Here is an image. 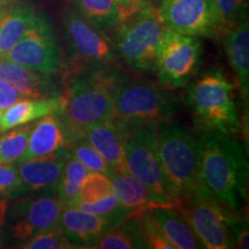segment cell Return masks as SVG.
Instances as JSON below:
<instances>
[{"label":"cell","mask_w":249,"mask_h":249,"mask_svg":"<svg viewBox=\"0 0 249 249\" xmlns=\"http://www.w3.org/2000/svg\"><path fill=\"white\" fill-rule=\"evenodd\" d=\"M4 57L48 75H57L66 66L51 23L43 14Z\"/></svg>","instance_id":"cell-11"},{"label":"cell","mask_w":249,"mask_h":249,"mask_svg":"<svg viewBox=\"0 0 249 249\" xmlns=\"http://www.w3.org/2000/svg\"><path fill=\"white\" fill-rule=\"evenodd\" d=\"M91 248L98 249H147L139 229L138 217L130 216L108 229Z\"/></svg>","instance_id":"cell-24"},{"label":"cell","mask_w":249,"mask_h":249,"mask_svg":"<svg viewBox=\"0 0 249 249\" xmlns=\"http://www.w3.org/2000/svg\"><path fill=\"white\" fill-rule=\"evenodd\" d=\"M8 207V198L5 196L0 195V227H4L5 225V216L6 211H7Z\"/></svg>","instance_id":"cell-35"},{"label":"cell","mask_w":249,"mask_h":249,"mask_svg":"<svg viewBox=\"0 0 249 249\" xmlns=\"http://www.w3.org/2000/svg\"><path fill=\"white\" fill-rule=\"evenodd\" d=\"M77 12L88 22L103 31L118 29L121 23L116 0H75Z\"/></svg>","instance_id":"cell-25"},{"label":"cell","mask_w":249,"mask_h":249,"mask_svg":"<svg viewBox=\"0 0 249 249\" xmlns=\"http://www.w3.org/2000/svg\"><path fill=\"white\" fill-rule=\"evenodd\" d=\"M40 15L28 5L13 4L0 8V57L35 26Z\"/></svg>","instance_id":"cell-19"},{"label":"cell","mask_w":249,"mask_h":249,"mask_svg":"<svg viewBox=\"0 0 249 249\" xmlns=\"http://www.w3.org/2000/svg\"><path fill=\"white\" fill-rule=\"evenodd\" d=\"M155 134L161 166L179 197L201 188L200 134L174 119L156 124Z\"/></svg>","instance_id":"cell-4"},{"label":"cell","mask_w":249,"mask_h":249,"mask_svg":"<svg viewBox=\"0 0 249 249\" xmlns=\"http://www.w3.org/2000/svg\"><path fill=\"white\" fill-rule=\"evenodd\" d=\"M65 36L74 62L113 65L117 60L116 46L105 33L95 27L77 11L68 9L64 18Z\"/></svg>","instance_id":"cell-12"},{"label":"cell","mask_w":249,"mask_h":249,"mask_svg":"<svg viewBox=\"0 0 249 249\" xmlns=\"http://www.w3.org/2000/svg\"><path fill=\"white\" fill-rule=\"evenodd\" d=\"M33 124H22L4 130L0 135V163L18 164L28 147Z\"/></svg>","instance_id":"cell-26"},{"label":"cell","mask_w":249,"mask_h":249,"mask_svg":"<svg viewBox=\"0 0 249 249\" xmlns=\"http://www.w3.org/2000/svg\"><path fill=\"white\" fill-rule=\"evenodd\" d=\"M186 104L193 112L196 132L234 136L240 130L235 87L219 70H211L188 86Z\"/></svg>","instance_id":"cell-3"},{"label":"cell","mask_w":249,"mask_h":249,"mask_svg":"<svg viewBox=\"0 0 249 249\" xmlns=\"http://www.w3.org/2000/svg\"><path fill=\"white\" fill-rule=\"evenodd\" d=\"M0 77L7 81L23 98L44 99L62 95L53 75L42 74L5 57H0Z\"/></svg>","instance_id":"cell-15"},{"label":"cell","mask_w":249,"mask_h":249,"mask_svg":"<svg viewBox=\"0 0 249 249\" xmlns=\"http://www.w3.org/2000/svg\"><path fill=\"white\" fill-rule=\"evenodd\" d=\"M0 8H1V7H0Z\"/></svg>","instance_id":"cell-41"},{"label":"cell","mask_w":249,"mask_h":249,"mask_svg":"<svg viewBox=\"0 0 249 249\" xmlns=\"http://www.w3.org/2000/svg\"><path fill=\"white\" fill-rule=\"evenodd\" d=\"M64 103L65 99L62 95L44 99H20L2 112L0 130L4 132L14 127L30 124L49 114L60 113Z\"/></svg>","instance_id":"cell-21"},{"label":"cell","mask_w":249,"mask_h":249,"mask_svg":"<svg viewBox=\"0 0 249 249\" xmlns=\"http://www.w3.org/2000/svg\"><path fill=\"white\" fill-rule=\"evenodd\" d=\"M112 191L121 207L135 216L141 211L158 207L143 183L129 173L113 172L110 177Z\"/></svg>","instance_id":"cell-23"},{"label":"cell","mask_w":249,"mask_h":249,"mask_svg":"<svg viewBox=\"0 0 249 249\" xmlns=\"http://www.w3.org/2000/svg\"><path fill=\"white\" fill-rule=\"evenodd\" d=\"M152 213L156 218L158 226L165 238L176 249H197L204 248L198 236L195 234L193 229L183 214L173 207L152 208Z\"/></svg>","instance_id":"cell-22"},{"label":"cell","mask_w":249,"mask_h":249,"mask_svg":"<svg viewBox=\"0 0 249 249\" xmlns=\"http://www.w3.org/2000/svg\"><path fill=\"white\" fill-rule=\"evenodd\" d=\"M182 103L169 88L154 82H126L113 104L110 119L124 124H156L173 120Z\"/></svg>","instance_id":"cell-7"},{"label":"cell","mask_w":249,"mask_h":249,"mask_svg":"<svg viewBox=\"0 0 249 249\" xmlns=\"http://www.w3.org/2000/svg\"><path fill=\"white\" fill-rule=\"evenodd\" d=\"M113 227L104 218L77 207L65 205L58 229L73 248H91L101 236Z\"/></svg>","instance_id":"cell-16"},{"label":"cell","mask_w":249,"mask_h":249,"mask_svg":"<svg viewBox=\"0 0 249 249\" xmlns=\"http://www.w3.org/2000/svg\"><path fill=\"white\" fill-rule=\"evenodd\" d=\"M65 145L66 142L60 119L57 114H49L33 124L27 150L18 163L51 155L62 148H66Z\"/></svg>","instance_id":"cell-20"},{"label":"cell","mask_w":249,"mask_h":249,"mask_svg":"<svg viewBox=\"0 0 249 249\" xmlns=\"http://www.w3.org/2000/svg\"><path fill=\"white\" fill-rule=\"evenodd\" d=\"M163 1L164 0H148V4L155 6V7H158Z\"/></svg>","instance_id":"cell-38"},{"label":"cell","mask_w":249,"mask_h":249,"mask_svg":"<svg viewBox=\"0 0 249 249\" xmlns=\"http://www.w3.org/2000/svg\"><path fill=\"white\" fill-rule=\"evenodd\" d=\"M229 64L234 71L242 98L249 91V27L248 18L239 21L222 36Z\"/></svg>","instance_id":"cell-18"},{"label":"cell","mask_w":249,"mask_h":249,"mask_svg":"<svg viewBox=\"0 0 249 249\" xmlns=\"http://www.w3.org/2000/svg\"><path fill=\"white\" fill-rule=\"evenodd\" d=\"M218 23V38L247 17V0H211Z\"/></svg>","instance_id":"cell-27"},{"label":"cell","mask_w":249,"mask_h":249,"mask_svg":"<svg viewBox=\"0 0 249 249\" xmlns=\"http://www.w3.org/2000/svg\"><path fill=\"white\" fill-rule=\"evenodd\" d=\"M176 209L183 214L204 248H234L233 235L247 218L218 201L203 187L180 196Z\"/></svg>","instance_id":"cell-6"},{"label":"cell","mask_w":249,"mask_h":249,"mask_svg":"<svg viewBox=\"0 0 249 249\" xmlns=\"http://www.w3.org/2000/svg\"><path fill=\"white\" fill-rule=\"evenodd\" d=\"M9 236L5 231V227H0V248H5L7 245Z\"/></svg>","instance_id":"cell-36"},{"label":"cell","mask_w":249,"mask_h":249,"mask_svg":"<svg viewBox=\"0 0 249 249\" xmlns=\"http://www.w3.org/2000/svg\"><path fill=\"white\" fill-rule=\"evenodd\" d=\"M67 149L70 150V154L85 165L90 172L102 173L108 178L114 172L110 165L103 160L102 156L96 151V149L90 144L85 136L71 142Z\"/></svg>","instance_id":"cell-28"},{"label":"cell","mask_w":249,"mask_h":249,"mask_svg":"<svg viewBox=\"0 0 249 249\" xmlns=\"http://www.w3.org/2000/svg\"><path fill=\"white\" fill-rule=\"evenodd\" d=\"M17 0H0V7H5V6L13 5Z\"/></svg>","instance_id":"cell-37"},{"label":"cell","mask_w":249,"mask_h":249,"mask_svg":"<svg viewBox=\"0 0 249 249\" xmlns=\"http://www.w3.org/2000/svg\"><path fill=\"white\" fill-rule=\"evenodd\" d=\"M20 174L15 164L0 163V195L6 198H18L21 194Z\"/></svg>","instance_id":"cell-32"},{"label":"cell","mask_w":249,"mask_h":249,"mask_svg":"<svg viewBox=\"0 0 249 249\" xmlns=\"http://www.w3.org/2000/svg\"><path fill=\"white\" fill-rule=\"evenodd\" d=\"M2 112H4V111H1V110H0V120H1V117H2Z\"/></svg>","instance_id":"cell-40"},{"label":"cell","mask_w":249,"mask_h":249,"mask_svg":"<svg viewBox=\"0 0 249 249\" xmlns=\"http://www.w3.org/2000/svg\"><path fill=\"white\" fill-rule=\"evenodd\" d=\"M65 204L55 195L38 197H18L8 203L5 216V230L9 239L26 241L39 233L57 229Z\"/></svg>","instance_id":"cell-10"},{"label":"cell","mask_w":249,"mask_h":249,"mask_svg":"<svg viewBox=\"0 0 249 249\" xmlns=\"http://www.w3.org/2000/svg\"><path fill=\"white\" fill-rule=\"evenodd\" d=\"M68 156L70 150L62 148L51 155L18 163V171L22 182L20 197L26 194L55 195V186Z\"/></svg>","instance_id":"cell-14"},{"label":"cell","mask_w":249,"mask_h":249,"mask_svg":"<svg viewBox=\"0 0 249 249\" xmlns=\"http://www.w3.org/2000/svg\"><path fill=\"white\" fill-rule=\"evenodd\" d=\"M166 26L158 9L144 5L118 27L116 50L133 71L151 73L155 71L156 52Z\"/></svg>","instance_id":"cell-8"},{"label":"cell","mask_w":249,"mask_h":249,"mask_svg":"<svg viewBox=\"0 0 249 249\" xmlns=\"http://www.w3.org/2000/svg\"><path fill=\"white\" fill-rule=\"evenodd\" d=\"M148 4V0H124V6L121 12V22L135 14L143 6Z\"/></svg>","instance_id":"cell-34"},{"label":"cell","mask_w":249,"mask_h":249,"mask_svg":"<svg viewBox=\"0 0 249 249\" xmlns=\"http://www.w3.org/2000/svg\"><path fill=\"white\" fill-rule=\"evenodd\" d=\"M64 107L57 116L60 119L68 147L85 136L92 124L110 119L113 104L126 76L113 65L73 62L64 68Z\"/></svg>","instance_id":"cell-1"},{"label":"cell","mask_w":249,"mask_h":249,"mask_svg":"<svg viewBox=\"0 0 249 249\" xmlns=\"http://www.w3.org/2000/svg\"><path fill=\"white\" fill-rule=\"evenodd\" d=\"M120 124L124 130V157L129 174L147 187L156 205L176 208L179 196L161 166L155 124Z\"/></svg>","instance_id":"cell-5"},{"label":"cell","mask_w":249,"mask_h":249,"mask_svg":"<svg viewBox=\"0 0 249 249\" xmlns=\"http://www.w3.org/2000/svg\"><path fill=\"white\" fill-rule=\"evenodd\" d=\"M157 9L165 26L177 33L218 38V23L211 0H164Z\"/></svg>","instance_id":"cell-13"},{"label":"cell","mask_w":249,"mask_h":249,"mask_svg":"<svg viewBox=\"0 0 249 249\" xmlns=\"http://www.w3.org/2000/svg\"><path fill=\"white\" fill-rule=\"evenodd\" d=\"M112 183L108 177L98 172H89L80 188V198L76 207L83 204H93L111 195Z\"/></svg>","instance_id":"cell-29"},{"label":"cell","mask_w":249,"mask_h":249,"mask_svg":"<svg viewBox=\"0 0 249 249\" xmlns=\"http://www.w3.org/2000/svg\"><path fill=\"white\" fill-rule=\"evenodd\" d=\"M202 44L197 37L187 36L166 27L158 43L155 71L165 88L188 85L201 64Z\"/></svg>","instance_id":"cell-9"},{"label":"cell","mask_w":249,"mask_h":249,"mask_svg":"<svg viewBox=\"0 0 249 249\" xmlns=\"http://www.w3.org/2000/svg\"><path fill=\"white\" fill-rule=\"evenodd\" d=\"M85 138L117 173H129L124 157V130L120 124L107 119L85 132Z\"/></svg>","instance_id":"cell-17"},{"label":"cell","mask_w":249,"mask_h":249,"mask_svg":"<svg viewBox=\"0 0 249 249\" xmlns=\"http://www.w3.org/2000/svg\"><path fill=\"white\" fill-rule=\"evenodd\" d=\"M22 98V96L18 92V90L13 86L0 77V110L5 111L6 108L12 107L14 103Z\"/></svg>","instance_id":"cell-33"},{"label":"cell","mask_w":249,"mask_h":249,"mask_svg":"<svg viewBox=\"0 0 249 249\" xmlns=\"http://www.w3.org/2000/svg\"><path fill=\"white\" fill-rule=\"evenodd\" d=\"M118 6H119V9H120V17H121V12H123V8L124 6V0H116Z\"/></svg>","instance_id":"cell-39"},{"label":"cell","mask_w":249,"mask_h":249,"mask_svg":"<svg viewBox=\"0 0 249 249\" xmlns=\"http://www.w3.org/2000/svg\"><path fill=\"white\" fill-rule=\"evenodd\" d=\"M200 135L201 186L226 207L242 213L247 201L249 171L244 148L233 136L225 134Z\"/></svg>","instance_id":"cell-2"},{"label":"cell","mask_w":249,"mask_h":249,"mask_svg":"<svg viewBox=\"0 0 249 249\" xmlns=\"http://www.w3.org/2000/svg\"><path fill=\"white\" fill-rule=\"evenodd\" d=\"M15 247L22 249H71L73 246L67 241V239L57 227L31 236Z\"/></svg>","instance_id":"cell-31"},{"label":"cell","mask_w":249,"mask_h":249,"mask_svg":"<svg viewBox=\"0 0 249 249\" xmlns=\"http://www.w3.org/2000/svg\"><path fill=\"white\" fill-rule=\"evenodd\" d=\"M151 209L141 211V213L135 214L138 217L140 232H141L143 240L147 245V249H176L165 238L160 227L156 222V218Z\"/></svg>","instance_id":"cell-30"}]
</instances>
